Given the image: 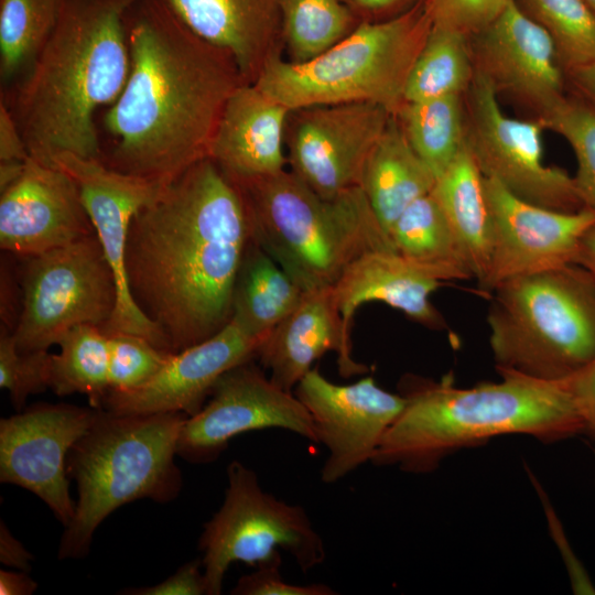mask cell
Instances as JSON below:
<instances>
[{"label":"cell","instance_id":"25","mask_svg":"<svg viewBox=\"0 0 595 595\" xmlns=\"http://www.w3.org/2000/svg\"><path fill=\"white\" fill-rule=\"evenodd\" d=\"M435 182L436 175L413 151L392 115L365 163L360 181L387 234L412 203L432 192Z\"/></svg>","mask_w":595,"mask_h":595},{"label":"cell","instance_id":"24","mask_svg":"<svg viewBox=\"0 0 595 595\" xmlns=\"http://www.w3.org/2000/svg\"><path fill=\"white\" fill-rule=\"evenodd\" d=\"M444 281L432 270L394 250L368 252L355 260L333 286L345 328L363 304L381 302L430 328L443 327L431 295Z\"/></svg>","mask_w":595,"mask_h":595},{"label":"cell","instance_id":"30","mask_svg":"<svg viewBox=\"0 0 595 595\" xmlns=\"http://www.w3.org/2000/svg\"><path fill=\"white\" fill-rule=\"evenodd\" d=\"M475 77L469 36L433 22L409 74L404 100L464 96Z\"/></svg>","mask_w":595,"mask_h":595},{"label":"cell","instance_id":"18","mask_svg":"<svg viewBox=\"0 0 595 595\" xmlns=\"http://www.w3.org/2000/svg\"><path fill=\"white\" fill-rule=\"evenodd\" d=\"M485 191L493 240L488 271L479 284L484 292L512 278L576 264L581 239L595 224L594 212L542 207L488 177Z\"/></svg>","mask_w":595,"mask_h":595},{"label":"cell","instance_id":"26","mask_svg":"<svg viewBox=\"0 0 595 595\" xmlns=\"http://www.w3.org/2000/svg\"><path fill=\"white\" fill-rule=\"evenodd\" d=\"M445 215L475 278L485 279L491 252V219L485 176L467 145L437 176L431 192Z\"/></svg>","mask_w":595,"mask_h":595},{"label":"cell","instance_id":"2","mask_svg":"<svg viewBox=\"0 0 595 595\" xmlns=\"http://www.w3.org/2000/svg\"><path fill=\"white\" fill-rule=\"evenodd\" d=\"M130 71L104 116L108 165L169 184L208 158L226 102L245 84L229 53L186 29L156 0L127 13Z\"/></svg>","mask_w":595,"mask_h":595},{"label":"cell","instance_id":"37","mask_svg":"<svg viewBox=\"0 0 595 595\" xmlns=\"http://www.w3.org/2000/svg\"><path fill=\"white\" fill-rule=\"evenodd\" d=\"M51 357L48 350L20 351L12 332L1 325L0 387L8 390L15 410H21L29 396L50 388Z\"/></svg>","mask_w":595,"mask_h":595},{"label":"cell","instance_id":"27","mask_svg":"<svg viewBox=\"0 0 595 595\" xmlns=\"http://www.w3.org/2000/svg\"><path fill=\"white\" fill-rule=\"evenodd\" d=\"M304 293L251 237L237 274L230 320L263 340L299 305Z\"/></svg>","mask_w":595,"mask_h":595},{"label":"cell","instance_id":"12","mask_svg":"<svg viewBox=\"0 0 595 595\" xmlns=\"http://www.w3.org/2000/svg\"><path fill=\"white\" fill-rule=\"evenodd\" d=\"M391 116L374 102L290 109L285 127L289 170L324 198L360 187L365 163Z\"/></svg>","mask_w":595,"mask_h":595},{"label":"cell","instance_id":"45","mask_svg":"<svg viewBox=\"0 0 595 595\" xmlns=\"http://www.w3.org/2000/svg\"><path fill=\"white\" fill-rule=\"evenodd\" d=\"M569 89L595 106V62L566 72Z\"/></svg>","mask_w":595,"mask_h":595},{"label":"cell","instance_id":"20","mask_svg":"<svg viewBox=\"0 0 595 595\" xmlns=\"http://www.w3.org/2000/svg\"><path fill=\"white\" fill-rule=\"evenodd\" d=\"M261 343L230 320L208 339L172 353L162 369L141 387L109 390L101 409L116 414L181 412L192 416L224 374L257 359Z\"/></svg>","mask_w":595,"mask_h":595},{"label":"cell","instance_id":"48","mask_svg":"<svg viewBox=\"0 0 595 595\" xmlns=\"http://www.w3.org/2000/svg\"><path fill=\"white\" fill-rule=\"evenodd\" d=\"M25 161H0L1 192L11 186L21 176L24 170Z\"/></svg>","mask_w":595,"mask_h":595},{"label":"cell","instance_id":"28","mask_svg":"<svg viewBox=\"0 0 595 595\" xmlns=\"http://www.w3.org/2000/svg\"><path fill=\"white\" fill-rule=\"evenodd\" d=\"M388 235L398 253L432 270L444 282L473 278L458 241L431 193L412 203Z\"/></svg>","mask_w":595,"mask_h":595},{"label":"cell","instance_id":"17","mask_svg":"<svg viewBox=\"0 0 595 595\" xmlns=\"http://www.w3.org/2000/svg\"><path fill=\"white\" fill-rule=\"evenodd\" d=\"M95 410L72 404H35L0 420V482L37 496L67 527L76 502L71 497L67 456L89 429Z\"/></svg>","mask_w":595,"mask_h":595},{"label":"cell","instance_id":"33","mask_svg":"<svg viewBox=\"0 0 595 595\" xmlns=\"http://www.w3.org/2000/svg\"><path fill=\"white\" fill-rule=\"evenodd\" d=\"M64 0H0V75L26 74L53 32Z\"/></svg>","mask_w":595,"mask_h":595},{"label":"cell","instance_id":"6","mask_svg":"<svg viewBox=\"0 0 595 595\" xmlns=\"http://www.w3.org/2000/svg\"><path fill=\"white\" fill-rule=\"evenodd\" d=\"M239 185L253 239L304 292L334 286L368 252L396 251L361 187L324 198L286 169Z\"/></svg>","mask_w":595,"mask_h":595},{"label":"cell","instance_id":"15","mask_svg":"<svg viewBox=\"0 0 595 595\" xmlns=\"http://www.w3.org/2000/svg\"><path fill=\"white\" fill-rule=\"evenodd\" d=\"M312 419L316 443L327 450L321 479L334 484L370 462L386 432L404 407L401 393L382 389L370 376L337 385L317 368L293 390Z\"/></svg>","mask_w":595,"mask_h":595},{"label":"cell","instance_id":"1","mask_svg":"<svg viewBox=\"0 0 595 595\" xmlns=\"http://www.w3.org/2000/svg\"><path fill=\"white\" fill-rule=\"evenodd\" d=\"M251 237L242 187L209 158L165 185L133 216L127 283L171 351L202 343L228 324Z\"/></svg>","mask_w":595,"mask_h":595},{"label":"cell","instance_id":"39","mask_svg":"<svg viewBox=\"0 0 595 595\" xmlns=\"http://www.w3.org/2000/svg\"><path fill=\"white\" fill-rule=\"evenodd\" d=\"M282 556L264 562L249 574L242 575L230 591L232 595H334L336 592L324 583L306 585L286 582L280 571Z\"/></svg>","mask_w":595,"mask_h":595},{"label":"cell","instance_id":"10","mask_svg":"<svg viewBox=\"0 0 595 595\" xmlns=\"http://www.w3.org/2000/svg\"><path fill=\"white\" fill-rule=\"evenodd\" d=\"M25 259L20 314L11 331L20 351L48 350L77 325L104 328L110 321L117 284L96 234Z\"/></svg>","mask_w":595,"mask_h":595},{"label":"cell","instance_id":"14","mask_svg":"<svg viewBox=\"0 0 595 595\" xmlns=\"http://www.w3.org/2000/svg\"><path fill=\"white\" fill-rule=\"evenodd\" d=\"M52 165L65 171L77 184L95 234L116 278L115 313L102 329L108 335H138L171 351L164 335L132 299L125 269L131 220L142 207L160 195L165 185L115 170L100 159L73 153L55 155Z\"/></svg>","mask_w":595,"mask_h":595},{"label":"cell","instance_id":"23","mask_svg":"<svg viewBox=\"0 0 595 595\" xmlns=\"http://www.w3.org/2000/svg\"><path fill=\"white\" fill-rule=\"evenodd\" d=\"M289 111L255 84L239 85L223 110L208 158L239 184L285 170Z\"/></svg>","mask_w":595,"mask_h":595},{"label":"cell","instance_id":"7","mask_svg":"<svg viewBox=\"0 0 595 595\" xmlns=\"http://www.w3.org/2000/svg\"><path fill=\"white\" fill-rule=\"evenodd\" d=\"M498 371L563 380L595 358V281L577 264L522 275L490 292Z\"/></svg>","mask_w":595,"mask_h":595},{"label":"cell","instance_id":"21","mask_svg":"<svg viewBox=\"0 0 595 595\" xmlns=\"http://www.w3.org/2000/svg\"><path fill=\"white\" fill-rule=\"evenodd\" d=\"M327 351L336 353L343 377L368 371L353 358L350 333L336 306L333 286L305 292L299 305L262 340L257 359L275 386L293 392Z\"/></svg>","mask_w":595,"mask_h":595},{"label":"cell","instance_id":"41","mask_svg":"<svg viewBox=\"0 0 595 595\" xmlns=\"http://www.w3.org/2000/svg\"><path fill=\"white\" fill-rule=\"evenodd\" d=\"M583 424V433L595 440V358L564 379Z\"/></svg>","mask_w":595,"mask_h":595},{"label":"cell","instance_id":"29","mask_svg":"<svg viewBox=\"0 0 595 595\" xmlns=\"http://www.w3.org/2000/svg\"><path fill=\"white\" fill-rule=\"evenodd\" d=\"M392 115L436 178L466 145L464 96L404 100Z\"/></svg>","mask_w":595,"mask_h":595},{"label":"cell","instance_id":"11","mask_svg":"<svg viewBox=\"0 0 595 595\" xmlns=\"http://www.w3.org/2000/svg\"><path fill=\"white\" fill-rule=\"evenodd\" d=\"M491 86L475 73L464 94L466 145L485 177L536 205L563 212L583 208L574 178L543 161L542 118H513Z\"/></svg>","mask_w":595,"mask_h":595},{"label":"cell","instance_id":"16","mask_svg":"<svg viewBox=\"0 0 595 595\" xmlns=\"http://www.w3.org/2000/svg\"><path fill=\"white\" fill-rule=\"evenodd\" d=\"M475 73L530 117H544L567 94L566 72L551 36L515 2L469 36Z\"/></svg>","mask_w":595,"mask_h":595},{"label":"cell","instance_id":"46","mask_svg":"<svg viewBox=\"0 0 595 595\" xmlns=\"http://www.w3.org/2000/svg\"><path fill=\"white\" fill-rule=\"evenodd\" d=\"M37 588V583L24 571H0L1 595H31Z\"/></svg>","mask_w":595,"mask_h":595},{"label":"cell","instance_id":"35","mask_svg":"<svg viewBox=\"0 0 595 595\" xmlns=\"http://www.w3.org/2000/svg\"><path fill=\"white\" fill-rule=\"evenodd\" d=\"M542 120L547 130L560 134L573 150L578 197L583 208L595 213V106L569 89Z\"/></svg>","mask_w":595,"mask_h":595},{"label":"cell","instance_id":"22","mask_svg":"<svg viewBox=\"0 0 595 595\" xmlns=\"http://www.w3.org/2000/svg\"><path fill=\"white\" fill-rule=\"evenodd\" d=\"M186 29L234 58L245 84L282 54L279 0H156Z\"/></svg>","mask_w":595,"mask_h":595},{"label":"cell","instance_id":"49","mask_svg":"<svg viewBox=\"0 0 595 595\" xmlns=\"http://www.w3.org/2000/svg\"><path fill=\"white\" fill-rule=\"evenodd\" d=\"M595 10V0H585Z\"/></svg>","mask_w":595,"mask_h":595},{"label":"cell","instance_id":"5","mask_svg":"<svg viewBox=\"0 0 595 595\" xmlns=\"http://www.w3.org/2000/svg\"><path fill=\"white\" fill-rule=\"evenodd\" d=\"M187 418L181 412L116 414L96 409L67 456L78 499L58 559L85 558L96 529L117 508L144 498L169 502L180 494L182 474L174 457Z\"/></svg>","mask_w":595,"mask_h":595},{"label":"cell","instance_id":"32","mask_svg":"<svg viewBox=\"0 0 595 595\" xmlns=\"http://www.w3.org/2000/svg\"><path fill=\"white\" fill-rule=\"evenodd\" d=\"M283 57L311 60L353 32L360 23L342 0H279Z\"/></svg>","mask_w":595,"mask_h":595},{"label":"cell","instance_id":"42","mask_svg":"<svg viewBox=\"0 0 595 595\" xmlns=\"http://www.w3.org/2000/svg\"><path fill=\"white\" fill-rule=\"evenodd\" d=\"M426 0H342L359 23L398 18Z\"/></svg>","mask_w":595,"mask_h":595},{"label":"cell","instance_id":"3","mask_svg":"<svg viewBox=\"0 0 595 595\" xmlns=\"http://www.w3.org/2000/svg\"><path fill=\"white\" fill-rule=\"evenodd\" d=\"M137 0H64L21 83L12 112L29 153L100 159L95 113L120 96L130 71L127 13Z\"/></svg>","mask_w":595,"mask_h":595},{"label":"cell","instance_id":"13","mask_svg":"<svg viewBox=\"0 0 595 595\" xmlns=\"http://www.w3.org/2000/svg\"><path fill=\"white\" fill-rule=\"evenodd\" d=\"M282 429L316 443L310 413L293 392L275 386L253 360L234 367L181 430L177 455L190 463L216 461L235 436Z\"/></svg>","mask_w":595,"mask_h":595},{"label":"cell","instance_id":"19","mask_svg":"<svg viewBox=\"0 0 595 595\" xmlns=\"http://www.w3.org/2000/svg\"><path fill=\"white\" fill-rule=\"evenodd\" d=\"M95 234L73 177L31 155L0 197V247L33 257Z\"/></svg>","mask_w":595,"mask_h":595},{"label":"cell","instance_id":"4","mask_svg":"<svg viewBox=\"0 0 595 595\" xmlns=\"http://www.w3.org/2000/svg\"><path fill=\"white\" fill-rule=\"evenodd\" d=\"M501 380L470 388L408 377L405 403L370 463L425 474L448 454L505 434L553 442L583 433V424L563 380H542L499 371Z\"/></svg>","mask_w":595,"mask_h":595},{"label":"cell","instance_id":"36","mask_svg":"<svg viewBox=\"0 0 595 595\" xmlns=\"http://www.w3.org/2000/svg\"><path fill=\"white\" fill-rule=\"evenodd\" d=\"M109 336V390L129 391L151 380L172 351L159 348L144 337L117 333Z\"/></svg>","mask_w":595,"mask_h":595},{"label":"cell","instance_id":"43","mask_svg":"<svg viewBox=\"0 0 595 595\" xmlns=\"http://www.w3.org/2000/svg\"><path fill=\"white\" fill-rule=\"evenodd\" d=\"M30 156L28 145L7 104L0 102V161H25Z\"/></svg>","mask_w":595,"mask_h":595},{"label":"cell","instance_id":"47","mask_svg":"<svg viewBox=\"0 0 595 595\" xmlns=\"http://www.w3.org/2000/svg\"><path fill=\"white\" fill-rule=\"evenodd\" d=\"M576 264L586 270L595 281V224L581 239Z\"/></svg>","mask_w":595,"mask_h":595},{"label":"cell","instance_id":"44","mask_svg":"<svg viewBox=\"0 0 595 595\" xmlns=\"http://www.w3.org/2000/svg\"><path fill=\"white\" fill-rule=\"evenodd\" d=\"M32 554L15 539L3 521L0 522V562L3 565L29 572Z\"/></svg>","mask_w":595,"mask_h":595},{"label":"cell","instance_id":"34","mask_svg":"<svg viewBox=\"0 0 595 595\" xmlns=\"http://www.w3.org/2000/svg\"><path fill=\"white\" fill-rule=\"evenodd\" d=\"M552 39L565 72L595 62V10L585 0H515Z\"/></svg>","mask_w":595,"mask_h":595},{"label":"cell","instance_id":"8","mask_svg":"<svg viewBox=\"0 0 595 595\" xmlns=\"http://www.w3.org/2000/svg\"><path fill=\"white\" fill-rule=\"evenodd\" d=\"M432 24L426 0L398 18L360 23L305 62L278 55L255 85L289 109L374 102L394 113L404 101L409 74Z\"/></svg>","mask_w":595,"mask_h":595},{"label":"cell","instance_id":"31","mask_svg":"<svg viewBox=\"0 0 595 595\" xmlns=\"http://www.w3.org/2000/svg\"><path fill=\"white\" fill-rule=\"evenodd\" d=\"M52 354L50 389L57 396L82 393L94 409H101L109 391V336L97 325L69 329Z\"/></svg>","mask_w":595,"mask_h":595},{"label":"cell","instance_id":"40","mask_svg":"<svg viewBox=\"0 0 595 595\" xmlns=\"http://www.w3.org/2000/svg\"><path fill=\"white\" fill-rule=\"evenodd\" d=\"M127 595H203L207 593L202 560L183 564L174 574L161 583L138 588H128Z\"/></svg>","mask_w":595,"mask_h":595},{"label":"cell","instance_id":"38","mask_svg":"<svg viewBox=\"0 0 595 595\" xmlns=\"http://www.w3.org/2000/svg\"><path fill=\"white\" fill-rule=\"evenodd\" d=\"M509 0H428L433 22L468 36L487 26Z\"/></svg>","mask_w":595,"mask_h":595},{"label":"cell","instance_id":"9","mask_svg":"<svg viewBox=\"0 0 595 595\" xmlns=\"http://www.w3.org/2000/svg\"><path fill=\"white\" fill-rule=\"evenodd\" d=\"M224 501L204 523L203 552L206 595H219L234 562L258 566L286 551L306 573L322 564L326 550L305 509L266 491L256 472L239 461L227 467Z\"/></svg>","mask_w":595,"mask_h":595}]
</instances>
